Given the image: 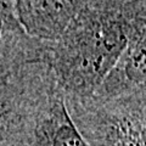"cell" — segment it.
<instances>
[{"mask_svg":"<svg viewBox=\"0 0 146 146\" xmlns=\"http://www.w3.org/2000/svg\"><path fill=\"white\" fill-rule=\"evenodd\" d=\"M145 18L146 0L90 7L57 40L43 43L40 61L50 68L63 98L93 96Z\"/></svg>","mask_w":146,"mask_h":146,"instance_id":"1","label":"cell"},{"mask_svg":"<svg viewBox=\"0 0 146 146\" xmlns=\"http://www.w3.org/2000/svg\"><path fill=\"white\" fill-rule=\"evenodd\" d=\"M42 146H90L73 123L60 89L45 108L42 119Z\"/></svg>","mask_w":146,"mask_h":146,"instance_id":"7","label":"cell"},{"mask_svg":"<svg viewBox=\"0 0 146 146\" xmlns=\"http://www.w3.org/2000/svg\"><path fill=\"white\" fill-rule=\"evenodd\" d=\"M65 104L90 146H146V88Z\"/></svg>","mask_w":146,"mask_h":146,"instance_id":"2","label":"cell"},{"mask_svg":"<svg viewBox=\"0 0 146 146\" xmlns=\"http://www.w3.org/2000/svg\"><path fill=\"white\" fill-rule=\"evenodd\" d=\"M128 1L130 0H13V4L27 34L39 42L51 43L88 9Z\"/></svg>","mask_w":146,"mask_h":146,"instance_id":"4","label":"cell"},{"mask_svg":"<svg viewBox=\"0 0 146 146\" xmlns=\"http://www.w3.org/2000/svg\"><path fill=\"white\" fill-rule=\"evenodd\" d=\"M58 89L44 62H32L0 82V146H42V119Z\"/></svg>","mask_w":146,"mask_h":146,"instance_id":"3","label":"cell"},{"mask_svg":"<svg viewBox=\"0 0 146 146\" xmlns=\"http://www.w3.org/2000/svg\"><path fill=\"white\" fill-rule=\"evenodd\" d=\"M42 49L43 42L29 36L22 27L13 0H0V82L40 61Z\"/></svg>","mask_w":146,"mask_h":146,"instance_id":"5","label":"cell"},{"mask_svg":"<svg viewBox=\"0 0 146 146\" xmlns=\"http://www.w3.org/2000/svg\"><path fill=\"white\" fill-rule=\"evenodd\" d=\"M146 88V18L139 25L122 57L94 95L112 96Z\"/></svg>","mask_w":146,"mask_h":146,"instance_id":"6","label":"cell"}]
</instances>
